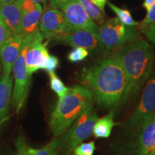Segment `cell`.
<instances>
[{
  "label": "cell",
  "instance_id": "277c9868",
  "mask_svg": "<svg viewBox=\"0 0 155 155\" xmlns=\"http://www.w3.org/2000/svg\"><path fill=\"white\" fill-rule=\"evenodd\" d=\"M98 118L94 107L81 114L58 138L57 149L59 155H73L75 147L94 134V125Z\"/></svg>",
  "mask_w": 155,
  "mask_h": 155
},
{
  "label": "cell",
  "instance_id": "836d02e7",
  "mask_svg": "<svg viewBox=\"0 0 155 155\" xmlns=\"http://www.w3.org/2000/svg\"><path fill=\"white\" fill-rule=\"evenodd\" d=\"M15 1H16V0H0V6L3 5H6V4L14 2H15Z\"/></svg>",
  "mask_w": 155,
  "mask_h": 155
},
{
  "label": "cell",
  "instance_id": "f546056e",
  "mask_svg": "<svg viewBox=\"0 0 155 155\" xmlns=\"http://www.w3.org/2000/svg\"><path fill=\"white\" fill-rule=\"evenodd\" d=\"M69 0H48V7L50 8L58 9L61 10Z\"/></svg>",
  "mask_w": 155,
  "mask_h": 155
},
{
  "label": "cell",
  "instance_id": "44dd1931",
  "mask_svg": "<svg viewBox=\"0 0 155 155\" xmlns=\"http://www.w3.org/2000/svg\"><path fill=\"white\" fill-rule=\"evenodd\" d=\"M48 74H49L50 78V88L57 94L58 98H61L62 97H63L66 94L69 88L65 86V84L61 80V78L56 75L55 71L54 72L48 73Z\"/></svg>",
  "mask_w": 155,
  "mask_h": 155
},
{
  "label": "cell",
  "instance_id": "8fae6325",
  "mask_svg": "<svg viewBox=\"0 0 155 155\" xmlns=\"http://www.w3.org/2000/svg\"><path fill=\"white\" fill-rule=\"evenodd\" d=\"M43 37L40 31L32 37L27 50L26 65L28 72L32 75L38 70H44L50 57L47 49V42H43Z\"/></svg>",
  "mask_w": 155,
  "mask_h": 155
},
{
  "label": "cell",
  "instance_id": "d6986e66",
  "mask_svg": "<svg viewBox=\"0 0 155 155\" xmlns=\"http://www.w3.org/2000/svg\"><path fill=\"white\" fill-rule=\"evenodd\" d=\"M108 7L111 10L115 13L118 19L126 26L128 27H136L138 26L139 22L135 21L133 19L130 11L129 9H126L123 8H120L117 6L114 5L111 2H107Z\"/></svg>",
  "mask_w": 155,
  "mask_h": 155
},
{
  "label": "cell",
  "instance_id": "7a4b0ae2",
  "mask_svg": "<svg viewBox=\"0 0 155 155\" xmlns=\"http://www.w3.org/2000/svg\"><path fill=\"white\" fill-rule=\"evenodd\" d=\"M126 78V88L121 104L138 94L150 76L154 67L155 53L152 46L138 38L116 51Z\"/></svg>",
  "mask_w": 155,
  "mask_h": 155
},
{
  "label": "cell",
  "instance_id": "ffe728a7",
  "mask_svg": "<svg viewBox=\"0 0 155 155\" xmlns=\"http://www.w3.org/2000/svg\"><path fill=\"white\" fill-rule=\"evenodd\" d=\"M58 143V138H53L47 145L38 150L30 147L28 155H59L57 149Z\"/></svg>",
  "mask_w": 155,
  "mask_h": 155
},
{
  "label": "cell",
  "instance_id": "8992f818",
  "mask_svg": "<svg viewBox=\"0 0 155 155\" xmlns=\"http://www.w3.org/2000/svg\"><path fill=\"white\" fill-rule=\"evenodd\" d=\"M97 35L106 50L120 49L129 42L139 38L137 28L128 27L117 17L108 19L98 27Z\"/></svg>",
  "mask_w": 155,
  "mask_h": 155
},
{
  "label": "cell",
  "instance_id": "4dcf8cb0",
  "mask_svg": "<svg viewBox=\"0 0 155 155\" xmlns=\"http://www.w3.org/2000/svg\"><path fill=\"white\" fill-rule=\"evenodd\" d=\"M95 5H96L97 7L101 10L103 12L105 13L104 12V8H105V6L107 3V0H91Z\"/></svg>",
  "mask_w": 155,
  "mask_h": 155
},
{
  "label": "cell",
  "instance_id": "d6a6232c",
  "mask_svg": "<svg viewBox=\"0 0 155 155\" xmlns=\"http://www.w3.org/2000/svg\"><path fill=\"white\" fill-rule=\"evenodd\" d=\"M32 1L35 2V3L40 4V5H41L42 6V7L46 8V7H47V5H48V0H32Z\"/></svg>",
  "mask_w": 155,
  "mask_h": 155
},
{
  "label": "cell",
  "instance_id": "cb8c5ba5",
  "mask_svg": "<svg viewBox=\"0 0 155 155\" xmlns=\"http://www.w3.org/2000/svg\"><path fill=\"white\" fill-rule=\"evenodd\" d=\"M155 23V4L152 6L151 8L147 10V13L146 16L140 22H139L138 29L139 30H141L144 29L147 27L150 26V25L154 24Z\"/></svg>",
  "mask_w": 155,
  "mask_h": 155
},
{
  "label": "cell",
  "instance_id": "e0dca14e",
  "mask_svg": "<svg viewBox=\"0 0 155 155\" xmlns=\"http://www.w3.org/2000/svg\"><path fill=\"white\" fill-rule=\"evenodd\" d=\"M115 110H111L107 115L98 118L95 123L94 134L96 138L106 139L111 134V131L116 123L114 121Z\"/></svg>",
  "mask_w": 155,
  "mask_h": 155
},
{
  "label": "cell",
  "instance_id": "4fadbf2b",
  "mask_svg": "<svg viewBox=\"0 0 155 155\" xmlns=\"http://www.w3.org/2000/svg\"><path fill=\"white\" fill-rule=\"evenodd\" d=\"M132 155H155V114L138 132Z\"/></svg>",
  "mask_w": 155,
  "mask_h": 155
},
{
  "label": "cell",
  "instance_id": "2e32d148",
  "mask_svg": "<svg viewBox=\"0 0 155 155\" xmlns=\"http://www.w3.org/2000/svg\"><path fill=\"white\" fill-rule=\"evenodd\" d=\"M43 13V7L38 4L32 12L23 15L21 21V35L24 37L34 36L39 32V24Z\"/></svg>",
  "mask_w": 155,
  "mask_h": 155
},
{
  "label": "cell",
  "instance_id": "3957f363",
  "mask_svg": "<svg viewBox=\"0 0 155 155\" xmlns=\"http://www.w3.org/2000/svg\"><path fill=\"white\" fill-rule=\"evenodd\" d=\"M94 97L84 86L69 88L63 97L58 98L50 119L53 138H59L73 123L88 108L94 107Z\"/></svg>",
  "mask_w": 155,
  "mask_h": 155
},
{
  "label": "cell",
  "instance_id": "d4e9b609",
  "mask_svg": "<svg viewBox=\"0 0 155 155\" xmlns=\"http://www.w3.org/2000/svg\"><path fill=\"white\" fill-rule=\"evenodd\" d=\"M16 151L14 155H28L30 147L27 144L26 141L22 136H19L15 142Z\"/></svg>",
  "mask_w": 155,
  "mask_h": 155
},
{
  "label": "cell",
  "instance_id": "9c48e42d",
  "mask_svg": "<svg viewBox=\"0 0 155 155\" xmlns=\"http://www.w3.org/2000/svg\"><path fill=\"white\" fill-rule=\"evenodd\" d=\"M39 31L43 38L53 40L71 30L68 27L62 11L48 7L43 12L40 18Z\"/></svg>",
  "mask_w": 155,
  "mask_h": 155
},
{
  "label": "cell",
  "instance_id": "ba28073f",
  "mask_svg": "<svg viewBox=\"0 0 155 155\" xmlns=\"http://www.w3.org/2000/svg\"><path fill=\"white\" fill-rule=\"evenodd\" d=\"M61 11L71 30H83L96 32L98 26L89 17L78 0H69Z\"/></svg>",
  "mask_w": 155,
  "mask_h": 155
},
{
  "label": "cell",
  "instance_id": "484cf974",
  "mask_svg": "<svg viewBox=\"0 0 155 155\" xmlns=\"http://www.w3.org/2000/svg\"><path fill=\"white\" fill-rule=\"evenodd\" d=\"M17 2L22 15L35 10L38 5V3H35L32 0H17Z\"/></svg>",
  "mask_w": 155,
  "mask_h": 155
},
{
  "label": "cell",
  "instance_id": "5bb4252c",
  "mask_svg": "<svg viewBox=\"0 0 155 155\" xmlns=\"http://www.w3.org/2000/svg\"><path fill=\"white\" fill-rule=\"evenodd\" d=\"M22 14L17 0L14 2L0 6V21L11 35L21 34Z\"/></svg>",
  "mask_w": 155,
  "mask_h": 155
},
{
  "label": "cell",
  "instance_id": "f1b7e54d",
  "mask_svg": "<svg viewBox=\"0 0 155 155\" xmlns=\"http://www.w3.org/2000/svg\"><path fill=\"white\" fill-rule=\"evenodd\" d=\"M11 36L10 33L7 29L5 28V25L0 21V48L6 42V40Z\"/></svg>",
  "mask_w": 155,
  "mask_h": 155
},
{
  "label": "cell",
  "instance_id": "4316f807",
  "mask_svg": "<svg viewBox=\"0 0 155 155\" xmlns=\"http://www.w3.org/2000/svg\"><path fill=\"white\" fill-rule=\"evenodd\" d=\"M58 65H59V60L57 57L54 55H50L48 58V61L46 63L45 67L44 70H45L48 73L54 72L56 68H58Z\"/></svg>",
  "mask_w": 155,
  "mask_h": 155
},
{
  "label": "cell",
  "instance_id": "6da1fadb",
  "mask_svg": "<svg viewBox=\"0 0 155 155\" xmlns=\"http://www.w3.org/2000/svg\"><path fill=\"white\" fill-rule=\"evenodd\" d=\"M81 80L100 107L115 110L121 104L126 78L116 52L86 70L81 75Z\"/></svg>",
  "mask_w": 155,
  "mask_h": 155
},
{
  "label": "cell",
  "instance_id": "9a60e30c",
  "mask_svg": "<svg viewBox=\"0 0 155 155\" xmlns=\"http://www.w3.org/2000/svg\"><path fill=\"white\" fill-rule=\"evenodd\" d=\"M13 88V76H0V127L6 121L9 114Z\"/></svg>",
  "mask_w": 155,
  "mask_h": 155
},
{
  "label": "cell",
  "instance_id": "7402d4cb",
  "mask_svg": "<svg viewBox=\"0 0 155 155\" xmlns=\"http://www.w3.org/2000/svg\"><path fill=\"white\" fill-rule=\"evenodd\" d=\"M89 55V51L83 48H74L68 55V60L71 63H79L84 61Z\"/></svg>",
  "mask_w": 155,
  "mask_h": 155
},
{
  "label": "cell",
  "instance_id": "1f68e13d",
  "mask_svg": "<svg viewBox=\"0 0 155 155\" xmlns=\"http://www.w3.org/2000/svg\"><path fill=\"white\" fill-rule=\"evenodd\" d=\"M154 4L155 0H144L142 4V7L147 11L149 10Z\"/></svg>",
  "mask_w": 155,
  "mask_h": 155
},
{
  "label": "cell",
  "instance_id": "e575fe53",
  "mask_svg": "<svg viewBox=\"0 0 155 155\" xmlns=\"http://www.w3.org/2000/svg\"><path fill=\"white\" fill-rule=\"evenodd\" d=\"M2 64L0 63V73H1V71H2Z\"/></svg>",
  "mask_w": 155,
  "mask_h": 155
},
{
  "label": "cell",
  "instance_id": "603a6c76",
  "mask_svg": "<svg viewBox=\"0 0 155 155\" xmlns=\"http://www.w3.org/2000/svg\"><path fill=\"white\" fill-rule=\"evenodd\" d=\"M96 144L94 141L86 143H81L73 150V155H94Z\"/></svg>",
  "mask_w": 155,
  "mask_h": 155
},
{
  "label": "cell",
  "instance_id": "ac0fdd59",
  "mask_svg": "<svg viewBox=\"0 0 155 155\" xmlns=\"http://www.w3.org/2000/svg\"><path fill=\"white\" fill-rule=\"evenodd\" d=\"M78 1L88 13L89 17L97 25H99L100 26L107 20L105 13L103 12L91 0H78Z\"/></svg>",
  "mask_w": 155,
  "mask_h": 155
},
{
  "label": "cell",
  "instance_id": "30bf717a",
  "mask_svg": "<svg viewBox=\"0 0 155 155\" xmlns=\"http://www.w3.org/2000/svg\"><path fill=\"white\" fill-rule=\"evenodd\" d=\"M53 41L73 48H83L89 52H98L105 49L96 32L83 30H72L55 38Z\"/></svg>",
  "mask_w": 155,
  "mask_h": 155
},
{
  "label": "cell",
  "instance_id": "83f0119b",
  "mask_svg": "<svg viewBox=\"0 0 155 155\" xmlns=\"http://www.w3.org/2000/svg\"><path fill=\"white\" fill-rule=\"evenodd\" d=\"M148 40L155 45V23L140 30Z\"/></svg>",
  "mask_w": 155,
  "mask_h": 155
},
{
  "label": "cell",
  "instance_id": "7c38bea8",
  "mask_svg": "<svg viewBox=\"0 0 155 155\" xmlns=\"http://www.w3.org/2000/svg\"><path fill=\"white\" fill-rule=\"evenodd\" d=\"M24 36L22 35H11L0 48V61L3 75H11L15 62L22 49Z\"/></svg>",
  "mask_w": 155,
  "mask_h": 155
},
{
  "label": "cell",
  "instance_id": "52a82bcc",
  "mask_svg": "<svg viewBox=\"0 0 155 155\" xmlns=\"http://www.w3.org/2000/svg\"><path fill=\"white\" fill-rule=\"evenodd\" d=\"M155 114V60L150 76L145 83L140 101L127 123L131 132H139Z\"/></svg>",
  "mask_w": 155,
  "mask_h": 155
},
{
  "label": "cell",
  "instance_id": "5b68a950",
  "mask_svg": "<svg viewBox=\"0 0 155 155\" xmlns=\"http://www.w3.org/2000/svg\"><path fill=\"white\" fill-rule=\"evenodd\" d=\"M32 37H24L20 53L12 68L14 89L12 94L11 102L17 114H19L24 107L30 90L32 75L28 72L25 56Z\"/></svg>",
  "mask_w": 155,
  "mask_h": 155
}]
</instances>
